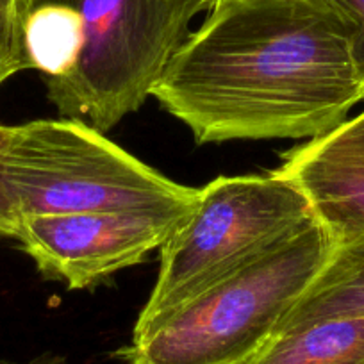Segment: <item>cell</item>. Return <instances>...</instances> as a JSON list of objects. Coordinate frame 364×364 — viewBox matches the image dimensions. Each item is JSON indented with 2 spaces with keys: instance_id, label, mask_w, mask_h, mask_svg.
<instances>
[{
  "instance_id": "6da1fadb",
  "label": "cell",
  "mask_w": 364,
  "mask_h": 364,
  "mask_svg": "<svg viewBox=\"0 0 364 364\" xmlns=\"http://www.w3.org/2000/svg\"><path fill=\"white\" fill-rule=\"evenodd\" d=\"M150 97L200 145L307 141L343 124L364 86L327 0H215Z\"/></svg>"
},
{
  "instance_id": "7a4b0ae2",
  "label": "cell",
  "mask_w": 364,
  "mask_h": 364,
  "mask_svg": "<svg viewBox=\"0 0 364 364\" xmlns=\"http://www.w3.org/2000/svg\"><path fill=\"white\" fill-rule=\"evenodd\" d=\"M314 218L277 248L182 306L118 352L125 364H247L277 334L331 255Z\"/></svg>"
},
{
  "instance_id": "3957f363",
  "label": "cell",
  "mask_w": 364,
  "mask_h": 364,
  "mask_svg": "<svg viewBox=\"0 0 364 364\" xmlns=\"http://www.w3.org/2000/svg\"><path fill=\"white\" fill-rule=\"evenodd\" d=\"M0 188L18 218L73 213H186L198 188L164 177L73 120H33L13 125L0 150Z\"/></svg>"
},
{
  "instance_id": "277c9868",
  "label": "cell",
  "mask_w": 364,
  "mask_h": 364,
  "mask_svg": "<svg viewBox=\"0 0 364 364\" xmlns=\"http://www.w3.org/2000/svg\"><path fill=\"white\" fill-rule=\"evenodd\" d=\"M314 218L306 193L275 170L213 178L161 247L157 281L132 334L156 327Z\"/></svg>"
},
{
  "instance_id": "5b68a950",
  "label": "cell",
  "mask_w": 364,
  "mask_h": 364,
  "mask_svg": "<svg viewBox=\"0 0 364 364\" xmlns=\"http://www.w3.org/2000/svg\"><path fill=\"white\" fill-rule=\"evenodd\" d=\"M80 18L72 70L45 84L66 118L107 132L152 93L195 16L215 0H65Z\"/></svg>"
},
{
  "instance_id": "8992f818",
  "label": "cell",
  "mask_w": 364,
  "mask_h": 364,
  "mask_svg": "<svg viewBox=\"0 0 364 364\" xmlns=\"http://www.w3.org/2000/svg\"><path fill=\"white\" fill-rule=\"evenodd\" d=\"M186 213L23 216L15 240L45 279L68 289H91L161 250Z\"/></svg>"
},
{
  "instance_id": "52a82bcc",
  "label": "cell",
  "mask_w": 364,
  "mask_h": 364,
  "mask_svg": "<svg viewBox=\"0 0 364 364\" xmlns=\"http://www.w3.org/2000/svg\"><path fill=\"white\" fill-rule=\"evenodd\" d=\"M309 198L334 240L364 230V109L293 146L275 168Z\"/></svg>"
},
{
  "instance_id": "ba28073f",
  "label": "cell",
  "mask_w": 364,
  "mask_h": 364,
  "mask_svg": "<svg viewBox=\"0 0 364 364\" xmlns=\"http://www.w3.org/2000/svg\"><path fill=\"white\" fill-rule=\"evenodd\" d=\"M336 318H364V230L334 240L328 259L279 331Z\"/></svg>"
},
{
  "instance_id": "9c48e42d",
  "label": "cell",
  "mask_w": 364,
  "mask_h": 364,
  "mask_svg": "<svg viewBox=\"0 0 364 364\" xmlns=\"http://www.w3.org/2000/svg\"><path fill=\"white\" fill-rule=\"evenodd\" d=\"M27 70L43 75L45 84L72 70L79 54L80 18L65 0H34L22 20Z\"/></svg>"
},
{
  "instance_id": "30bf717a",
  "label": "cell",
  "mask_w": 364,
  "mask_h": 364,
  "mask_svg": "<svg viewBox=\"0 0 364 364\" xmlns=\"http://www.w3.org/2000/svg\"><path fill=\"white\" fill-rule=\"evenodd\" d=\"M22 70H27L22 27L15 16L0 8V86Z\"/></svg>"
},
{
  "instance_id": "8fae6325",
  "label": "cell",
  "mask_w": 364,
  "mask_h": 364,
  "mask_svg": "<svg viewBox=\"0 0 364 364\" xmlns=\"http://www.w3.org/2000/svg\"><path fill=\"white\" fill-rule=\"evenodd\" d=\"M345 23L352 45V55L364 86V0H327Z\"/></svg>"
},
{
  "instance_id": "7c38bea8",
  "label": "cell",
  "mask_w": 364,
  "mask_h": 364,
  "mask_svg": "<svg viewBox=\"0 0 364 364\" xmlns=\"http://www.w3.org/2000/svg\"><path fill=\"white\" fill-rule=\"evenodd\" d=\"M13 131V125L0 124V150L6 145ZM20 229V218L16 215L15 208L11 205L9 198L0 188V236H8L15 240Z\"/></svg>"
},
{
  "instance_id": "4fadbf2b",
  "label": "cell",
  "mask_w": 364,
  "mask_h": 364,
  "mask_svg": "<svg viewBox=\"0 0 364 364\" xmlns=\"http://www.w3.org/2000/svg\"><path fill=\"white\" fill-rule=\"evenodd\" d=\"M33 4L34 0H0V8L6 9L9 15L15 16L20 22V27H22L23 16H26V13L29 11V8Z\"/></svg>"
},
{
  "instance_id": "5bb4252c",
  "label": "cell",
  "mask_w": 364,
  "mask_h": 364,
  "mask_svg": "<svg viewBox=\"0 0 364 364\" xmlns=\"http://www.w3.org/2000/svg\"><path fill=\"white\" fill-rule=\"evenodd\" d=\"M0 364H68V360L63 355L54 352H45L40 353V355L33 357L29 360H23V363H18V360H9V359H0Z\"/></svg>"
}]
</instances>
